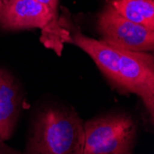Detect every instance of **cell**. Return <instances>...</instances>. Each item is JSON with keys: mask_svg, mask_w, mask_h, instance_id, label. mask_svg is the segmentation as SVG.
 Listing matches in <instances>:
<instances>
[{"mask_svg": "<svg viewBox=\"0 0 154 154\" xmlns=\"http://www.w3.org/2000/svg\"><path fill=\"white\" fill-rule=\"evenodd\" d=\"M68 41L85 51L115 85L140 97L153 119L154 58L152 54L122 49L104 40L98 41L86 37L79 32H72Z\"/></svg>", "mask_w": 154, "mask_h": 154, "instance_id": "obj_1", "label": "cell"}, {"mask_svg": "<svg viewBox=\"0 0 154 154\" xmlns=\"http://www.w3.org/2000/svg\"><path fill=\"white\" fill-rule=\"evenodd\" d=\"M84 125L72 111L42 110L36 116L26 152L32 154H81Z\"/></svg>", "mask_w": 154, "mask_h": 154, "instance_id": "obj_2", "label": "cell"}, {"mask_svg": "<svg viewBox=\"0 0 154 154\" xmlns=\"http://www.w3.org/2000/svg\"><path fill=\"white\" fill-rule=\"evenodd\" d=\"M136 135V123L128 115L94 118L84 125L81 154L132 153Z\"/></svg>", "mask_w": 154, "mask_h": 154, "instance_id": "obj_3", "label": "cell"}, {"mask_svg": "<svg viewBox=\"0 0 154 154\" xmlns=\"http://www.w3.org/2000/svg\"><path fill=\"white\" fill-rule=\"evenodd\" d=\"M97 28L103 40L116 47L134 52L154 49V31L127 20L110 5L100 13Z\"/></svg>", "mask_w": 154, "mask_h": 154, "instance_id": "obj_4", "label": "cell"}, {"mask_svg": "<svg viewBox=\"0 0 154 154\" xmlns=\"http://www.w3.org/2000/svg\"><path fill=\"white\" fill-rule=\"evenodd\" d=\"M55 20L51 9L36 0H7L0 6V26L7 30L55 28Z\"/></svg>", "mask_w": 154, "mask_h": 154, "instance_id": "obj_5", "label": "cell"}, {"mask_svg": "<svg viewBox=\"0 0 154 154\" xmlns=\"http://www.w3.org/2000/svg\"><path fill=\"white\" fill-rule=\"evenodd\" d=\"M22 92L17 79L0 67V139L6 141L14 132L20 113Z\"/></svg>", "mask_w": 154, "mask_h": 154, "instance_id": "obj_6", "label": "cell"}, {"mask_svg": "<svg viewBox=\"0 0 154 154\" xmlns=\"http://www.w3.org/2000/svg\"><path fill=\"white\" fill-rule=\"evenodd\" d=\"M110 6L127 20L154 31V0H112Z\"/></svg>", "mask_w": 154, "mask_h": 154, "instance_id": "obj_7", "label": "cell"}, {"mask_svg": "<svg viewBox=\"0 0 154 154\" xmlns=\"http://www.w3.org/2000/svg\"><path fill=\"white\" fill-rule=\"evenodd\" d=\"M36 1H38L39 3L48 7L51 9V11L53 12L54 17L57 16V8L58 0H36Z\"/></svg>", "mask_w": 154, "mask_h": 154, "instance_id": "obj_8", "label": "cell"}, {"mask_svg": "<svg viewBox=\"0 0 154 154\" xmlns=\"http://www.w3.org/2000/svg\"><path fill=\"white\" fill-rule=\"evenodd\" d=\"M0 153H19V152L15 149L8 147L5 144V141L0 139Z\"/></svg>", "mask_w": 154, "mask_h": 154, "instance_id": "obj_9", "label": "cell"}]
</instances>
